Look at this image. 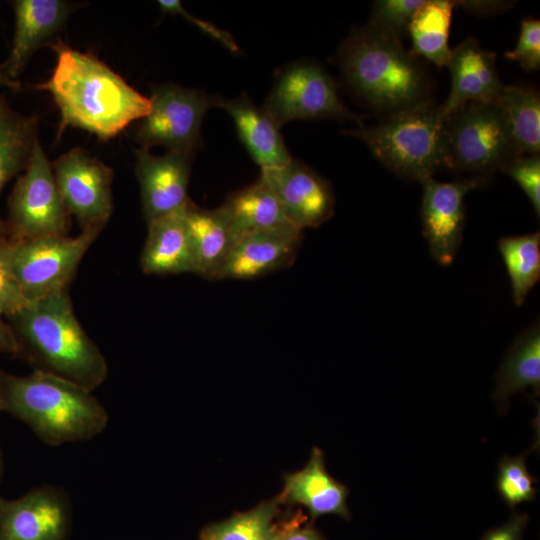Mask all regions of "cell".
<instances>
[{"label":"cell","mask_w":540,"mask_h":540,"mask_svg":"<svg viewBox=\"0 0 540 540\" xmlns=\"http://www.w3.org/2000/svg\"><path fill=\"white\" fill-rule=\"evenodd\" d=\"M271 540H281V530H278Z\"/></svg>","instance_id":"42"},{"label":"cell","mask_w":540,"mask_h":540,"mask_svg":"<svg viewBox=\"0 0 540 540\" xmlns=\"http://www.w3.org/2000/svg\"><path fill=\"white\" fill-rule=\"evenodd\" d=\"M260 175L299 230L317 228L333 216L335 195L330 182L305 163L292 158L282 167L261 170Z\"/></svg>","instance_id":"13"},{"label":"cell","mask_w":540,"mask_h":540,"mask_svg":"<svg viewBox=\"0 0 540 540\" xmlns=\"http://www.w3.org/2000/svg\"><path fill=\"white\" fill-rule=\"evenodd\" d=\"M281 540H323V538L313 528H300L294 525L281 530Z\"/></svg>","instance_id":"39"},{"label":"cell","mask_w":540,"mask_h":540,"mask_svg":"<svg viewBox=\"0 0 540 540\" xmlns=\"http://www.w3.org/2000/svg\"><path fill=\"white\" fill-rule=\"evenodd\" d=\"M540 392V324L537 320L514 340L496 374L494 398L501 407L516 392Z\"/></svg>","instance_id":"25"},{"label":"cell","mask_w":540,"mask_h":540,"mask_svg":"<svg viewBox=\"0 0 540 540\" xmlns=\"http://www.w3.org/2000/svg\"><path fill=\"white\" fill-rule=\"evenodd\" d=\"M15 13L12 47L1 65L14 80L24 69L32 54L52 40L62 30L75 5L62 0H16L11 2Z\"/></svg>","instance_id":"17"},{"label":"cell","mask_w":540,"mask_h":540,"mask_svg":"<svg viewBox=\"0 0 540 540\" xmlns=\"http://www.w3.org/2000/svg\"><path fill=\"white\" fill-rule=\"evenodd\" d=\"M528 521L527 514L514 512L505 524L486 531L481 540H523Z\"/></svg>","instance_id":"36"},{"label":"cell","mask_w":540,"mask_h":540,"mask_svg":"<svg viewBox=\"0 0 540 540\" xmlns=\"http://www.w3.org/2000/svg\"><path fill=\"white\" fill-rule=\"evenodd\" d=\"M505 57L517 62L526 71L540 68V22L536 19H525L521 23L518 41L513 50L506 52Z\"/></svg>","instance_id":"33"},{"label":"cell","mask_w":540,"mask_h":540,"mask_svg":"<svg viewBox=\"0 0 540 540\" xmlns=\"http://www.w3.org/2000/svg\"><path fill=\"white\" fill-rule=\"evenodd\" d=\"M0 400L3 411L50 446L92 439L109 421L92 391L36 370L27 376L0 370Z\"/></svg>","instance_id":"4"},{"label":"cell","mask_w":540,"mask_h":540,"mask_svg":"<svg viewBox=\"0 0 540 540\" xmlns=\"http://www.w3.org/2000/svg\"><path fill=\"white\" fill-rule=\"evenodd\" d=\"M221 206L236 241L256 232L296 228L261 175L256 182L230 194Z\"/></svg>","instance_id":"23"},{"label":"cell","mask_w":540,"mask_h":540,"mask_svg":"<svg viewBox=\"0 0 540 540\" xmlns=\"http://www.w3.org/2000/svg\"><path fill=\"white\" fill-rule=\"evenodd\" d=\"M537 479L526 465V455L503 456L498 464L496 488L499 496L509 508L535 499Z\"/></svg>","instance_id":"30"},{"label":"cell","mask_w":540,"mask_h":540,"mask_svg":"<svg viewBox=\"0 0 540 540\" xmlns=\"http://www.w3.org/2000/svg\"><path fill=\"white\" fill-rule=\"evenodd\" d=\"M70 219L57 188L52 164L38 140L8 200L6 239L16 242L68 235Z\"/></svg>","instance_id":"8"},{"label":"cell","mask_w":540,"mask_h":540,"mask_svg":"<svg viewBox=\"0 0 540 540\" xmlns=\"http://www.w3.org/2000/svg\"><path fill=\"white\" fill-rule=\"evenodd\" d=\"M3 316L0 312V352L17 357L18 344L15 334L9 323L3 319Z\"/></svg>","instance_id":"38"},{"label":"cell","mask_w":540,"mask_h":540,"mask_svg":"<svg viewBox=\"0 0 540 540\" xmlns=\"http://www.w3.org/2000/svg\"><path fill=\"white\" fill-rule=\"evenodd\" d=\"M1 411H3V410H2L1 400H0V412H1Z\"/></svg>","instance_id":"43"},{"label":"cell","mask_w":540,"mask_h":540,"mask_svg":"<svg viewBox=\"0 0 540 540\" xmlns=\"http://www.w3.org/2000/svg\"><path fill=\"white\" fill-rule=\"evenodd\" d=\"M214 106L229 113L241 141L261 170L279 168L292 160L279 127L246 95L233 99L215 97Z\"/></svg>","instance_id":"21"},{"label":"cell","mask_w":540,"mask_h":540,"mask_svg":"<svg viewBox=\"0 0 540 540\" xmlns=\"http://www.w3.org/2000/svg\"><path fill=\"white\" fill-rule=\"evenodd\" d=\"M459 5L471 13L482 15L503 11L506 7H510L511 3L503 1H456V6Z\"/></svg>","instance_id":"37"},{"label":"cell","mask_w":540,"mask_h":540,"mask_svg":"<svg viewBox=\"0 0 540 540\" xmlns=\"http://www.w3.org/2000/svg\"><path fill=\"white\" fill-rule=\"evenodd\" d=\"M303 231L287 228L245 235L234 244L217 280H253L289 267L295 260Z\"/></svg>","instance_id":"16"},{"label":"cell","mask_w":540,"mask_h":540,"mask_svg":"<svg viewBox=\"0 0 540 540\" xmlns=\"http://www.w3.org/2000/svg\"><path fill=\"white\" fill-rule=\"evenodd\" d=\"M50 46L57 56L56 66L48 80L33 88L48 91L59 109L56 141L69 126L107 141L149 113L150 98L92 53L74 50L60 39Z\"/></svg>","instance_id":"1"},{"label":"cell","mask_w":540,"mask_h":540,"mask_svg":"<svg viewBox=\"0 0 540 540\" xmlns=\"http://www.w3.org/2000/svg\"><path fill=\"white\" fill-rule=\"evenodd\" d=\"M446 66L451 90L440 105L444 118L466 103L495 101L504 85L497 72L496 53L483 49L473 37L451 49Z\"/></svg>","instance_id":"18"},{"label":"cell","mask_w":540,"mask_h":540,"mask_svg":"<svg viewBox=\"0 0 540 540\" xmlns=\"http://www.w3.org/2000/svg\"><path fill=\"white\" fill-rule=\"evenodd\" d=\"M100 232L51 235L6 242L13 275L29 301L67 290L87 250Z\"/></svg>","instance_id":"7"},{"label":"cell","mask_w":540,"mask_h":540,"mask_svg":"<svg viewBox=\"0 0 540 540\" xmlns=\"http://www.w3.org/2000/svg\"><path fill=\"white\" fill-rule=\"evenodd\" d=\"M456 1L425 0L408 26L413 55L422 57L438 67L447 65L451 48L449 30Z\"/></svg>","instance_id":"26"},{"label":"cell","mask_w":540,"mask_h":540,"mask_svg":"<svg viewBox=\"0 0 540 540\" xmlns=\"http://www.w3.org/2000/svg\"><path fill=\"white\" fill-rule=\"evenodd\" d=\"M147 225V238L140 256L141 270L158 276L194 273L186 204Z\"/></svg>","instance_id":"20"},{"label":"cell","mask_w":540,"mask_h":540,"mask_svg":"<svg viewBox=\"0 0 540 540\" xmlns=\"http://www.w3.org/2000/svg\"><path fill=\"white\" fill-rule=\"evenodd\" d=\"M444 121L440 106L429 101L344 132L364 142L393 173L423 183L444 169Z\"/></svg>","instance_id":"5"},{"label":"cell","mask_w":540,"mask_h":540,"mask_svg":"<svg viewBox=\"0 0 540 540\" xmlns=\"http://www.w3.org/2000/svg\"><path fill=\"white\" fill-rule=\"evenodd\" d=\"M444 169L487 182L522 156L505 114L493 102H469L444 121Z\"/></svg>","instance_id":"6"},{"label":"cell","mask_w":540,"mask_h":540,"mask_svg":"<svg viewBox=\"0 0 540 540\" xmlns=\"http://www.w3.org/2000/svg\"><path fill=\"white\" fill-rule=\"evenodd\" d=\"M495 102L505 114L522 155L539 154V93L527 86L503 85Z\"/></svg>","instance_id":"27"},{"label":"cell","mask_w":540,"mask_h":540,"mask_svg":"<svg viewBox=\"0 0 540 540\" xmlns=\"http://www.w3.org/2000/svg\"><path fill=\"white\" fill-rule=\"evenodd\" d=\"M52 168L62 201L81 231L101 232L113 210V170L80 147L58 157Z\"/></svg>","instance_id":"11"},{"label":"cell","mask_w":540,"mask_h":540,"mask_svg":"<svg viewBox=\"0 0 540 540\" xmlns=\"http://www.w3.org/2000/svg\"><path fill=\"white\" fill-rule=\"evenodd\" d=\"M158 5L164 13L178 14L183 16L187 21L197 26L203 33L220 42L230 52L237 53L239 51L238 45L229 32L216 27L210 22L194 17L183 8L180 1L161 0L158 1Z\"/></svg>","instance_id":"35"},{"label":"cell","mask_w":540,"mask_h":540,"mask_svg":"<svg viewBox=\"0 0 540 540\" xmlns=\"http://www.w3.org/2000/svg\"><path fill=\"white\" fill-rule=\"evenodd\" d=\"M498 250L509 275L513 301L521 306L540 279V233L502 237Z\"/></svg>","instance_id":"28"},{"label":"cell","mask_w":540,"mask_h":540,"mask_svg":"<svg viewBox=\"0 0 540 540\" xmlns=\"http://www.w3.org/2000/svg\"><path fill=\"white\" fill-rule=\"evenodd\" d=\"M6 319L17 340V357L34 370L89 391L105 381L106 358L79 323L68 289L31 301Z\"/></svg>","instance_id":"2"},{"label":"cell","mask_w":540,"mask_h":540,"mask_svg":"<svg viewBox=\"0 0 540 540\" xmlns=\"http://www.w3.org/2000/svg\"><path fill=\"white\" fill-rule=\"evenodd\" d=\"M68 514L66 495L53 486L12 500L0 496V540H64Z\"/></svg>","instance_id":"14"},{"label":"cell","mask_w":540,"mask_h":540,"mask_svg":"<svg viewBox=\"0 0 540 540\" xmlns=\"http://www.w3.org/2000/svg\"><path fill=\"white\" fill-rule=\"evenodd\" d=\"M279 511L276 498L232 518L208 526L201 540H271L278 532L274 520Z\"/></svg>","instance_id":"29"},{"label":"cell","mask_w":540,"mask_h":540,"mask_svg":"<svg viewBox=\"0 0 540 540\" xmlns=\"http://www.w3.org/2000/svg\"><path fill=\"white\" fill-rule=\"evenodd\" d=\"M504 173L512 177L529 198L535 213L540 215V156H520L510 162Z\"/></svg>","instance_id":"32"},{"label":"cell","mask_w":540,"mask_h":540,"mask_svg":"<svg viewBox=\"0 0 540 540\" xmlns=\"http://www.w3.org/2000/svg\"><path fill=\"white\" fill-rule=\"evenodd\" d=\"M7 239L0 241V312L9 317L25 306L29 301L21 291L10 268L6 254Z\"/></svg>","instance_id":"34"},{"label":"cell","mask_w":540,"mask_h":540,"mask_svg":"<svg viewBox=\"0 0 540 540\" xmlns=\"http://www.w3.org/2000/svg\"><path fill=\"white\" fill-rule=\"evenodd\" d=\"M0 87H6L14 91L21 90V82L11 79L0 66Z\"/></svg>","instance_id":"40"},{"label":"cell","mask_w":540,"mask_h":540,"mask_svg":"<svg viewBox=\"0 0 540 540\" xmlns=\"http://www.w3.org/2000/svg\"><path fill=\"white\" fill-rule=\"evenodd\" d=\"M214 98L174 84L154 86L151 109L141 119L135 135L142 148L164 146L168 151L195 153L200 145V127Z\"/></svg>","instance_id":"10"},{"label":"cell","mask_w":540,"mask_h":540,"mask_svg":"<svg viewBox=\"0 0 540 540\" xmlns=\"http://www.w3.org/2000/svg\"><path fill=\"white\" fill-rule=\"evenodd\" d=\"M186 222L194 259V273L211 280L226 262L236 240L222 206L207 210L190 199L186 203Z\"/></svg>","instance_id":"22"},{"label":"cell","mask_w":540,"mask_h":540,"mask_svg":"<svg viewBox=\"0 0 540 540\" xmlns=\"http://www.w3.org/2000/svg\"><path fill=\"white\" fill-rule=\"evenodd\" d=\"M348 495V488L327 471L322 450L314 447L304 468L284 475V485L276 499L279 504L304 506L312 518L334 514L349 519Z\"/></svg>","instance_id":"19"},{"label":"cell","mask_w":540,"mask_h":540,"mask_svg":"<svg viewBox=\"0 0 540 540\" xmlns=\"http://www.w3.org/2000/svg\"><path fill=\"white\" fill-rule=\"evenodd\" d=\"M262 108L279 128L292 120L321 118L363 125L362 117L343 104L332 77L308 61L291 63L280 71Z\"/></svg>","instance_id":"9"},{"label":"cell","mask_w":540,"mask_h":540,"mask_svg":"<svg viewBox=\"0 0 540 540\" xmlns=\"http://www.w3.org/2000/svg\"><path fill=\"white\" fill-rule=\"evenodd\" d=\"M338 62L349 87L384 116L432 101L431 79L419 58L401 40L367 25L351 31Z\"/></svg>","instance_id":"3"},{"label":"cell","mask_w":540,"mask_h":540,"mask_svg":"<svg viewBox=\"0 0 540 540\" xmlns=\"http://www.w3.org/2000/svg\"><path fill=\"white\" fill-rule=\"evenodd\" d=\"M2 474H3V456H2L1 449H0V481H1V478H2Z\"/></svg>","instance_id":"41"},{"label":"cell","mask_w":540,"mask_h":540,"mask_svg":"<svg viewBox=\"0 0 540 540\" xmlns=\"http://www.w3.org/2000/svg\"><path fill=\"white\" fill-rule=\"evenodd\" d=\"M38 126V115L18 113L0 95V193L8 181L26 169L38 141ZM5 239V221L0 216V241Z\"/></svg>","instance_id":"24"},{"label":"cell","mask_w":540,"mask_h":540,"mask_svg":"<svg viewBox=\"0 0 540 540\" xmlns=\"http://www.w3.org/2000/svg\"><path fill=\"white\" fill-rule=\"evenodd\" d=\"M484 183L471 177L451 182L431 178L422 183L423 236L431 255L439 264L448 266L455 259L465 227V196Z\"/></svg>","instance_id":"12"},{"label":"cell","mask_w":540,"mask_h":540,"mask_svg":"<svg viewBox=\"0 0 540 540\" xmlns=\"http://www.w3.org/2000/svg\"><path fill=\"white\" fill-rule=\"evenodd\" d=\"M425 0L375 1L367 26L384 35L401 40L417 9Z\"/></svg>","instance_id":"31"},{"label":"cell","mask_w":540,"mask_h":540,"mask_svg":"<svg viewBox=\"0 0 540 540\" xmlns=\"http://www.w3.org/2000/svg\"><path fill=\"white\" fill-rule=\"evenodd\" d=\"M195 153L168 151L155 156L148 149L136 150V174L146 223L184 206Z\"/></svg>","instance_id":"15"}]
</instances>
